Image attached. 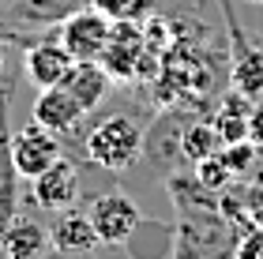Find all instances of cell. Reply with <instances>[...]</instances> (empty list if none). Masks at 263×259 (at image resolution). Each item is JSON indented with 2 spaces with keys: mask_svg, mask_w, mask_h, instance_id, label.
Masks as SVG:
<instances>
[{
  "mask_svg": "<svg viewBox=\"0 0 263 259\" xmlns=\"http://www.w3.org/2000/svg\"><path fill=\"white\" fill-rule=\"evenodd\" d=\"M8 4H11V0H0V8H8Z\"/></svg>",
  "mask_w": 263,
  "mask_h": 259,
  "instance_id": "21",
  "label": "cell"
},
{
  "mask_svg": "<svg viewBox=\"0 0 263 259\" xmlns=\"http://www.w3.org/2000/svg\"><path fill=\"white\" fill-rule=\"evenodd\" d=\"M237 259H263V229H248V233H241Z\"/></svg>",
  "mask_w": 263,
  "mask_h": 259,
  "instance_id": "19",
  "label": "cell"
},
{
  "mask_svg": "<svg viewBox=\"0 0 263 259\" xmlns=\"http://www.w3.org/2000/svg\"><path fill=\"white\" fill-rule=\"evenodd\" d=\"M15 79L19 72L11 64L0 72V233L23 210L19 169H15V158H11V90H15Z\"/></svg>",
  "mask_w": 263,
  "mask_h": 259,
  "instance_id": "4",
  "label": "cell"
},
{
  "mask_svg": "<svg viewBox=\"0 0 263 259\" xmlns=\"http://www.w3.org/2000/svg\"><path fill=\"white\" fill-rule=\"evenodd\" d=\"M222 4V15H226V30H230V45H233V56H230V79L237 94H245V98H263V42L252 38L241 19L233 15L230 0H218Z\"/></svg>",
  "mask_w": 263,
  "mask_h": 259,
  "instance_id": "5",
  "label": "cell"
},
{
  "mask_svg": "<svg viewBox=\"0 0 263 259\" xmlns=\"http://www.w3.org/2000/svg\"><path fill=\"white\" fill-rule=\"evenodd\" d=\"M76 143L83 150V158L98 173L121 176L128 169H136L139 158H143V128L132 113H105Z\"/></svg>",
  "mask_w": 263,
  "mask_h": 259,
  "instance_id": "2",
  "label": "cell"
},
{
  "mask_svg": "<svg viewBox=\"0 0 263 259\" xmlns=\"http://www.w3.org/2000/svg\"><path fill=\"white\" fill-rule=\"evenodd\" d=\"M83 8H90V0H11L8 15L15 27H61Z\"/></svg>",
  "mask_w": 263,
  "mask_h": 259,
  "instance_id": "16",
  "label": "cell"
},
{
  "mask_svg": "<svg viewBox=\"0 0 263 259\" xmlns=\"http://www.w3.org/2000/svg\"><path fill=\"white\" fill-rule=\"evenodd\" d=\"M30 188H34V203H38V207H45V210H64V207H76L79 203L83 176H79V166L71 158H57L45 173L34 176Z\"/></svg>",
  "mask_w": 263,
  "mask_h": 259,
  "instance_id": "12",
  "label": "cell"
},
{
  "mask_svg": "<svg viewBox=\"0 0 263 259\" xmlns=\"http://www.w3.org/2000/svg\"><path fill=\"white\" fill-rule=\"evenodd\" d=\"M49 241H53V252H61V255H90L102 244L90 226L87 207H79V203L57 210V218L49 226Z\"/></svg>",
  "mask_w": 263,
  "mask_h": 259,
  "instance_id": "13",
  "label": "cell"
},
{
  "mask_svg": "<svg viewBox=\"0 0 263 259\" xmlns=\"http://www.w3.org/2000/svg\"><path fill=\"white\" fill-rule=\"evenodd\" d=\"M188 121H192V116H184V113H162L158 121H154V128L143 135L139 166L151 176L170 181L173 173H181V166H188V158H184V128H188Z\"/></svg>",
  "mask_w": 263,
  "mask_h": 259,
  "instance_id": "3",
  "label": "cell"
},
{
  "mask_svg": "<svg viewBox=\"0 0 263 259\" xmlns=\"http://www.w3.org/2000/svg\"><path fill=\"white\" fill-rule=\"evenodd\" d=\"M170 199L177 203L173 222V255L170 259H237L241 229L222 210L218 192L199 176H170Z\"/></svg>",
  "mask_w": 263,
  "mask_h": 259,
  "instance_id": "1",
  "label": "cell"
},
{
  "mask_svg": "<svg viewBox=\"0 0 263 259\" xmlns=\"http://www.w3.org/2000/svg\"><path fill=\"white\" fill-rule=\"evenodd\" d=\"M109 34H113V19L102 15L98 8H83L57 27V38L76 61H98L109 45Z\"/></svg>",
  "mask_w": 263,
  "mask_h": 259,
  "instance_id": "7",
  "label": "cell"
},
{
  "mask_svg": "<svg viewBox=\"0 0 263 259\" xmlns=\"http://www.w3.org/2000/svg\"><path fill=\"white\" fill-rule=\"evenodd\" d=\"M30 116H34V124L49 128V132L61 135L64 143H76L79 128H83V121H87L90 113L83 109L64 87H42L38 98H34V105H30Z\"/></svg>",
  "mask_w": 263,
  "mask_h": 259,
  "instance_id": "9",
  "label": "cell"
},
{
  "mask_svg": "<svg viewBox=\"0 0 263 259\" xmlns=\"http://www.w3.org/2000/svg\"><path fill=\"white\" fill-rule=\"evenodd\" d=\"M143 61H151V49L143 42V27L139 23H113L109 45L98 56V64L109 72V79H136L143 75Z\"/></svg>",
  "mask_w": 263,
  "mask_h": 259,
  "instance_id": "10",
  "label": "cell"
},
{
  "mask_svg": "<svg viewBox=\"0 0 263 259\" xmlns=\"http://www.w3.org/2000/svg\"><path fill=\"white\" fill-rule=\"evenodd\" d=\"M87 214H90V226L94 233H98L102 244H117V248H124L128 237L136 233V226L143 222V210L136 207V199L124 195L121 188H105V192H98L87 203Z\"/></svg>",
  "mask_w": 263,
  "mask_h": 259,
  "instance_id": "6",
  "label": "cell"
},
{
  "mask_svg": "<svg viewBox=\"0 0 263 259\" xmlns=\"http://www.w3.org/2000/svg\"><path fill=\"white\" fill-rule=\"evenodd\" d=\"M218 147H222V139H218V132H214L211 121H188V128H184V158H188V166L203 162Z\"/></svg>",
  "mask_w": 263,
  "mask_h": 259,
  "instance_id": "17",
  "label": "cell"
},
{
  "mask_svg": "<svg viewBox=\"0 0 263 259\" xmlns=\"http://www.w3.org/2000/svg\"><path fill=\"white\" fill-rule=\"evenodd\" d=\"M90 8H98L113 23H143L154 11V0H90Z\"/></svg>",
  "mask_w": 263,
  "mask_h": 259,
  "instance_id": "18",
  "label": "cell"
},
{
  "mask_svg": "<svg viewBox=\"0 0 263 259\" xmlns=\"http://www.w3.org/2000/svg\"><path fill=\"white\" fill-rule=\"evenodd\" d=\"M248 4H263V0H248Z\"/></svg>",
  "mask_w": 263,
  "mask_h": 259,
  "instance_id": "22",
  "label": "cell"
},
{
  "mask_svg": "<svg viewBox=\"0 0 263 259\" xmlns=\"http://www.w3.org/2000/svg\"><path fill=\"white\" fill-rule=\"evenodd\" d=\"M71 98H76L87 113H94L98 105L109 98V90H113V79H109V72L98 64V61H76V68L68 72V79L61 83Z\"/></svg>",
  "mask_w": 263,
  "mask_h": 259,
  "instance_id": "15",
  "label": "cell"
},
{
  "mask_svg": "<svg viewBox=\"0 0 263 259\" xmlns=\"http://www.w3.org/2000/svg\"><path fill=\"white\" fill-rule=\"evenodd\" d=\"M11 158H15L19 176L34 181L38 173H45L57 158H64V139L53 135L42 124H27V128H11Z\"/></svg>",
  "mask_w": 263,
  "mask_h": 259,
  "instance_id": "8",
  "label": "cell"
},
{
  "mask_svg": "<svg viewBox=\"0 0 263 259\" xmlns=\"http://www.w3.org/2000/svg\"><path fill=\"white\" fill-rule=\"evenodd\" d=\"M49 248H53L49 229H45L38 218L23 214V210L8 222V229L0 233V259H45Z\"/></svg>",
  "mask_w": 263,
  "mask_h": 259,
  "instance_id": "14",
  "label": "cell"
},
{
  "mask_svg": "<svg viewBox=\"0 0 263 259\" xmlns=\"http://www.w3.org/2000/svg\"><path fill=\"white\" fill-rule=\"evenodd\" d=\"M11 42H23V38H19V30L0 23V72L8 68V45H11Z\"/></svg>",
  "mask_w": 263,
  "mask_h": 259,
  "instance_id": "20",
  "label": "cell"
},
{
  "mask_svg": "<svg viewBox=\"0 0 263 259\" xmlns=\"http://www.w3.org/2000/svg\"><path fill=\"white\" fill-rule=\"evenodd\" d=\"M76 68V56H71L61 38H38V42H30L27 45V53H23V72H27V79L34 87H61L68 72Z\"/></svg>",
  "mask_w": 263,
  "mask_h": 259,
  "instance_id": "11",
  "label": "cell"
}]
</instances>
